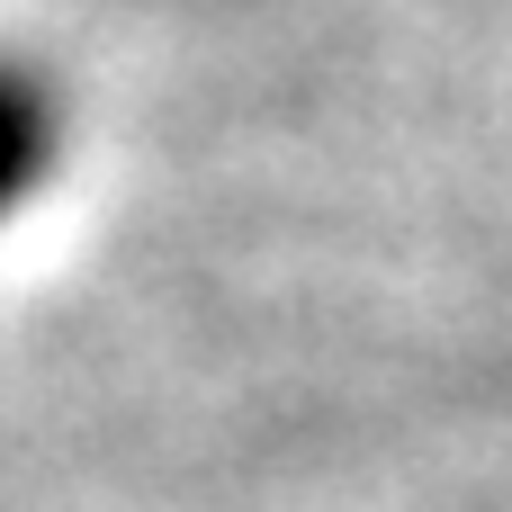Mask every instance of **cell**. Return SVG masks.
<instances>
[{
	"label": "cell",
	"instance_id": "obj_1",
	"mask_svg": "<svg viewBox=\"0 0 512 512\" xmlns=\"http://www.w3.org/2000/svg\"><path fill=\"white\" fill-rule=\"evenodd\" d=\"M45 153H54V99H45L36 72L0 63V207H18L36 189Z\"/></svg>",
	"mask_w": 512,
	"mask_h": 512
}]
</instances>
